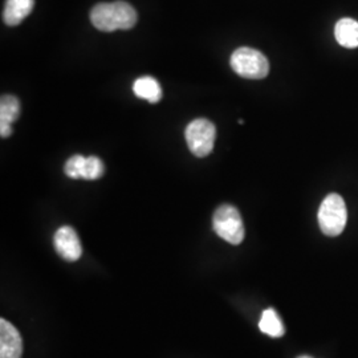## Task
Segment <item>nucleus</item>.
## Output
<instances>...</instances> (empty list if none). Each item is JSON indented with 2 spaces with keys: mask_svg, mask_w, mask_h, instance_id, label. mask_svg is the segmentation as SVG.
I'll use <instances>...</instances> for the list:
<instances>
[{
  "mask_svg": "<svg viewBox=\"0 0 358 358\" xmlns=\"http://www.w3.org/2000/svg\"><path fill=\"white\" fill-rule=\"evenodd\" d=\"M231 66L235 73L250 80L268 76V59L257 50L250 47L238 48L231 56Z\"/></svg>",
  "mask_w": 358,
  "mask_h": 358,
  "instance_id": "4",
  "label": "nucleus"
},
{
  "mask_svg": "<svg viewBox=\"0 0 358 358\" xmlns=\"http://www.w3.org/2000/svg\"><path fill=\"white\" fill-rule=\"evenodd\" d=\"M57 254L66 262H76L83 255V247L76 231L69 226H63L56 231L53 238Z\"/></svg>",
  "mask_w": 358,
  "mask_h": 358,
  "instance_id": "6",
  "label": "nucleus"
},
{
  "mask_svg": "<svg viewBox=\"0 0 358 358\" xmlns=\"http://www.w3.org/2000/svg\"><path fill=\"white\" fill-rule=\"evenodd\" d=\"M23 338L10 321L0 320V358H22Z\"/></svg>",
  "mask_w": 358,
  "mask_h": 358,
  "instance_id": "7",
  "label": "nucleus"
},
{
  "mask_svg": "<svg viewBox=\"0 0 358 358\" xmlns=\"http://www.w3.org/2000/svg\"><path fill=\"white\" fill-rule=\"evenodd\" d=\"M334 36L340 45L345 48L358 47V22L350 17L340 19L334 26Z\"/></svg>",
  "mask_w": 358,
  "mask_h": 358,
  "instance_id": "9",
  "label": "nucleus"
},
{
  "mask_svg": "<svg viewBox=\"0 0 358 358\" xmlns=\"http://www.w3.org/2000/svg\"><path fill=\"white\" fill-rule=\"evenodd\" d=\"M20 113V103L19 100L15 96L6 94L1 97L0 101V122H6V124H13Z\"/></svg>",
  "mask_w": 358,
  "mask_h": 358,
  "instance_id": "12",
  "label": "nucleus"
},
{
  "mask_svg": "<svg viewBox=\"0 0 358 358\" xmlns=\"http://www.w3.org/2000/svg\"><path fill=\"white\" fill-rule=\"evenodd\" d=\"M185 138L190 152L195 157H207L214 149L217 128L211 121L206 118H198L187 125L185 130Z\"/></svg>",
  "mask_w": 358,
  "mask_h": 358,
  "instance_id": "5",
  "label": "nucleus"
},
{
  "mask_svg": "<svg viewBox=\"0 0 358 358\" xmlns=\"http://www.w3.org/2000/svg\"><path fill=\"white\" fill-rule=\"evenodd\" d=\"M137 11L127 1L100 3L90 11V22L99 31L113 32L117 29H130L137 23Z\"/></svg>",
  "mask_w": 358,
  "mask_h": 358,
  "instance_id": "1",
  "label": "nucleus"
},
{
  "mask_svg": "<svg viewBox=\"0 0 358 358\" xmlns=\"http://www.w3.org/2000/svg\"><path fill=\"white\" fill-rule=\"evenodd\" d=\"M35 7V0H7L3 11V22L7 26H19Z\"/></svg>",
  "mask_w": 358,
  "mask_h": 358,
  "instance_id": "8",
  "label": "nucleus"
},
{
  "mask_svg": "<svg viewBox=\"0 0 358 358\" xmlns=\"http://www.w3.org/2000/svg\"><path fill=\"white\" fill-rule=\"evenodd\" d=\"M213 227L219 238L227 243L238 245L242 243L245 235L243 219L236 207L222 205L217 207L213 217Z\"/></svg>",
  "mask_w": 358,
  "mask_h": 358,
  "instance_id": "3",
  "label": "nucleus"
},
{
  "mask_svg": "<svg viewBox=\"0 0 358 358\" xmlns=\"http://www.w3.org/2000/svg\"><path fill=\"white\" fill-rule=\"evenodd\" d=\"M103 174V161L99 157H94V155L85 157V162H84L83 171H81V179L94 180V179L101 178Z\"/></svg>",
  "mask_w": 358,
  "mask_h": 358,
  "instance_id": "13",
  "label": "nucleus"
},
{
  "mask_svg": "<svg viewBox=\"0 0 358 358\" xmlns=\"http://www.w3.org/2000/svg\"><path fill=\"white\" fill-rule=\"evenodd\" d=\"M259 329L264 334H268L275 338L282 337V334L285 333L282 320L273 308H268L263 312L262 319L259 322Z\"/></svg>",
  "mask_w": 358,
  "mask_h": 358,
  "instance_id": "11",
  "label": "nucleus"
},
{
  "mask_svg": "<svg viewBox=\"0 0 358 358\" xmlns=\"http://www.w3.org/2000/svg\"><path fill=\"white\" fill-rule=\"evenodd\" d=\"M133 92L138 99L146 100L150 103H158L162 99V88L154 77L143 76L137 78L133 84Z\"/></svg>",
  "mask_w": 358,
  "mask_h": 358,
  "instance_id": "10",
  "label": "nucleus"
},
{
  "mask_svg": "<svg viewBox=\"0 0 358 358\" xmlns=\"http://www.w3.org/2000/svg\"><path fill=\"white\" fill-rule=\"evenodd\" d=\"M85 162V157L76 154L73 157H71L66 164H65L64 171L65 174L72 179L81 178V171H83V166Z\"/></svg>",
  "mask_w": 358,
  "mask_h": 358,
  "instance_id": "14",
  "label": "nucleus"
},
{
  "mask_svg": "<svg viewBox=\"0 0 358 358\" xmlns=\"http://www.w3.org/2000/svg\"><path fill=\"white\" fill-rule=\"evenodd\" d=\"M11 133H13V128H11V125H10V124L0 122V136H1L3 138L10 137V136H11Z\"/></svg>",
  "mask_w": 358,
  "mask_h": 358,
  "instance_id": "15",
  "label": "nucleus"
},
{
  "mask_svg": "<svg viewBox=\"0 0 358 358\" xmlns=\"http://www.w3.org/2000/svg\"><path fill=\"white\" fill-rule=\"evenodd\" d=\"M297 358H312V357H309V356H300V357H297Z\"/></svg>",
  "mask_w": 358,
  "mask_h": 358,
  "instance_id": "16",
  "label": "nucleus"
},
{
  "mask_svg": "<svg viewBox=\"0 0 358 358\" xmlns=\"http://www.w3.org/2000/svg\"><path fill=\"white\" fill-rule=\"evenodd\" d=\"M348 222V210L341 195L329 194L321 202L319 208V224L327 236H338Z\"/></svg>",
  "mask_w": 358,
  "mask_h": 358,
  "instance_id": "2",
  "label": "nucleus"
}]
</instances>
